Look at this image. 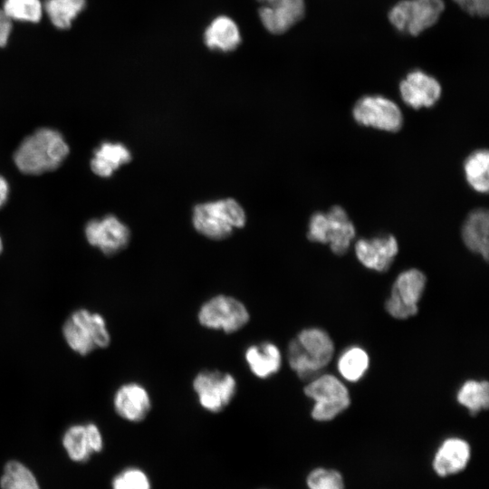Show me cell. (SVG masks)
I'll return each mask as SVG.
<instances>
[{
  "label": "cell",
  "instance_id": "cell-21",
  "mask_svg": "<svg viewBox=\"0 0 489 489\" xmlns=\"http://www.w3.org/2000/svg\"><path fill=\"white\" fill-rule=\"evenodd\" d=\"M329 220L328 244L333 254L342 255L347 253L355 237V227L346 211L340 206H333L326 213Z\"/></svg>",
  "mask_w": 489,
  "mask_h": 489
},
{
  "label": "cell",
  "instance_id": "cell-7",
  "mask_svg": "<svg viewBox=\"0 0 489 489\" xmlns=\"http://www.w3.org/2000/svg\"><path fill=\"white\" fill-rule=\"evenodd\" d=\"M192 389L198 405L209 413H220L235 398L238 389L236 378L227 371L203 369L192 379Z\"/></svg>",
  "mask_w": 489,
  "mask_h": 489
},
{
  "label": "cell",
  "instance_id": "cell-27",
  "mask_svg": "<svg viewBox=\"0 0 489 489\" xmlns=\"http://www.w3.org/2000/svg\"><path fill=\"white\" fill-rule=\"evenodd\" d=\"M2 489H40L33 472L18 461H9L0 479Z\"/></svg>",
  "mask_w": 489,
  "mask_h": 489
},
{
  "label": "cell",
  "instance_id": "cell-10",
  "mask_svg": "<svg viewBox=\"0 0 489 489\" xmlns=\"http://www.w3.org/2000/svg\"><path fill=\"white\" fill-rule=\"evenodd\" d=\"M352 115L360 125L385 131H398L403 125L399 107L381 95H365L359 99L353 106Z\"/></svg>",
  "mask_w": 489,
  "mask_h": 489
},
{
  "label": "cell",
  "instance_id": "cell-32",
  "mask_svg": "<svg viewBox=\"0 0 489 489\" xmlns=\"http://www.w3.org/2000/svg\"><path fill=\"white\" fill-rule=\"evenodd\" d=\"M468 14L484 17L488 14L489 0H454Z\"/></svg>",
  "mask_w": 489,
  "mask_h": 489
},
{
  "label": "cell",
  "instance_id": "cell-9",
  "mask_svg": "<svg viewBox=\"0 0 489 489\" xmlns=\"http://www.w3.org/2000/svg\"><path fill=\"white\" fill-rule=\"evenodd\" d=\"M426 284V275L417 268L400 273L395 279L390 295L385 302L387 312L398 320L415 316L418 312V302Z\"/></svg>",
  "mask_w": 489,
  "mask_h": 489
},
{
  "label": "cell",
  "instance_id": "cell-25",
  "mask_svg": "<svg viewBox=\"0 0 489 489\" xmlns=\"http://www.w3.org/2000/svg\"><path fill=\"white\" fill-rule=\"evenodd\" d=\"M489 155L487 149H477L465 160L464 170L469 186L480 193L488 191Z\"/></svg>",
  "mask_w": 489,
  "mask_h": 489
},
{
  "label": "cell",
  "instance_id": "cell-14",
  "mask_svg": "<svg viewBox=\"0 0 489 489\" xmlns=\"http://www.w3.org/2000/svg\"><path fill=\"white\" fill-rule=\"evenodd\" d=\"M399 92L407 105L418 110L434 106L440 99L442 88L433 76L421 70H414L400 82Z\"/></svg>",
  "mask_w": 489,
  "mask_h": 489
},
{
  "label": "cell",
  "instance_id": "cell-30",
  "mask_svg": "<svg viewBox=\"0 0 489 489\" xmlns=\"http://www.w3.org/2000/svg\"><path fill=\"white\" fill-rule=\"evenodd\" d=\"M112 489H150V482L142 470L129 467L113 478Z\"/></svg>",
  "mask_w": 489,
  "mask_h": 489
},
{
  "label": "cell",
  "instance_id": "cell-24",
  "mask_svg": "<svg viewBox=\"0 0 489 489\" xmlns=\"http://www.w3.org/2000/svg\"><path fill=\"white\" fill-rule=\"evenodd\" d=\"M369 357L360 346H350L338 359V371L349 382L359 381L367 372Z\"/></svg>",
  "mask_w": 489,
  "mask_h": 489
},
{
  "label": "cell",
  "instance_id": "cell-35",
  "mask_svg": "<svg viewBox=\"0 0 489 489\" xmlns=\"http://www.w3.org/2000/svg\"><path fill=\"white\" fill-rule=\"evenodd\" d=\"M3 250V243H2V240H1V237H0V253L2 252Z\"/></svg>",
  "mask_w": 489,
  "mask_h": 489
},
{
  "label": "cell",
  "instance_id": "cell-15",
  "mask_svg": "<svg viewBox=\"0 0 489 489\" xmlns=\"http://www.w3.org/2000/svg\"><path fill=\"white\" fill-rule=\"evenodd\" d=\"M398 252V241L392 235L360 238L355 244L359 262L364 267L379 273L389 269Z\"/></svg>",
  "mask_w": 489,
  "mask_h": 489
},
{
  "label": "cell",
  "instance_id": "cell-16",
  "mask_svg": "<svg viewBox=\"0 0 489 489\" xmlns=\"http://www.w3.org/2000/svg\"><path fill=\"white\" fill-rule=\"evenodd\" d=\"M62 446L74 462H85L94 453L103 448V438L97 425L75 424L69 427L62 436Z\"/></svg>",
  "mask_w": 489,
  "mask_h": 489
},
{
  "label": "cell",
  "instance_id": "cell-6",
  "mask_svg": "<svg viewBox=\"0 0 489 489\" xmlns=\"http://www.w3.org/2000/svg\"><path fill=\"white\" fill-rule=\"evenodd\" d=\"M314 403L311 411L316 421H331L350 405V396L345 384L332 374H320L303 388Z\"/></svg>",
  "mask_w": 489,
  "mask_h": 489
},
{
  "label": "cell",
  "instance_id": "cell-33",
  "mask_svg": "<svg viewBox=\"0 0 489 489\" xmlns=\"http://www.w3.org/2000/svg\"><path fill=\"white\" fill-rule=\"evenodd\" d=\"M12 31V21L6 16L2 9H0V47L7 43L9 35Z\"/></svg>",
  "mask_w": 489,
  "mask_h": 489
},
{
  "label": "cell",
  "instance_id": "cell-4",
  "mask_svg": "<svg viewBox=\"0 0 489 489\" xmlns=\"http://www.w3.org/2000/svg\"><path fill=\"white\" fill-rule=\"evenodd\" d=\"M62 335L67 345L82 356L107 348L111 340L104 317L83 308L74 311L67 318Z\"/></svg>",
  "mask_w": 489,
  "mask_h": 489
},
{
  "label": "cell",
  "instance_id": "cell-17",
  "mask_svg": "<svg viewBox=\"0 0 489 489\" xmlns=\"http://www.w3.org/2000/svg\"><path fill=\"white\" fill-rule=\"evenodd\" d=\"M244 360L255 378L267 379L280 371L283 354L274 342L263 340L247 346L244 351Z\"/></svg>",
  "mask_w": 489,
  "mask_h": 489
},
{
  "label": "cell",
  "instance_id": "cell-13",
  "mask_svg": "<svg viewBox=\"0 0 489 489\" xmlns=\"http://www.w3.org/2000/svg\"><path fill=\"white\" fill-rule=\"evenodd\" d=\"M259 18L264 28L279 34L299 22L305 12L304 0H257Z\"/></svg>",
  "mask_w": 489,
  "mask_h": 489
},
{
  "label": "cell",
  "instance_id": "cell-5",
  "mask_svg": "<svg viewBox=\"0 0 489 489\" xmlns=\"http://www.w3.org/2000/svg\"><path fill=\"white\" fill-rule=\"evenodd\" d=\"M250 319L247 306L240 299L225 293H218L206 300L197 312L200 326L225 334L241 331Z\"/></svg>",
  "mask_w": 489,
  "mask_h": 489
},
{
  "label": "cell",
  "instance_id": "cell-29",
  "mask_svg": "<svg viewBox=\"0 0 489 489\" xmlns=\"http://www.w3.org/2000/svg\"><path fill=\"white\" fill-rule=\"evenodd\" d=\"M309 489H344L342 475L336 470L316 468L307 476Z\"/></svg>",
  "mask_w": 489,
  "mask_h": 489
},
{
  "label": "cell",
  "instance_id": "cell-23",
  "mask_svg": "<svg viewBox=\"0 0 489 489\" xmlns=\"http://www.w3.org/2000/svg\"><path fill=\"white\" fill-rule=\"evenodd\" d=\"M457 402L472 416H475L489 406V384L486 380L468 379L456 393Z\"/></svg>",
  "mask_w": 489,
  "mask_h": 489
},
{
  "label": "cell",
  "instance_id": "cell-26",
  "mask_svg": "<svg viewBox=\"0 0 489 489\" xmlns=\"http://www.w3.org/2000/svg\"><path fill=\"white\" fill-rule=\"evenodd\" d=\"M85 3V0H45L43 9L54 26L66 29L84 8Z\"/></svg>",
  "mask_w": 489,
  "mask_h": 489
},
{
  "label": "cell",
  "instance_id": "cell-1",
  "mask_svg": "<svg viewBox=\"0 0 489 489\" xmlns=\"http://www.w3.org/2000/svg\"><path fill=\"white\" fill-rule=\"evenodd\" d=\"M334 355V343L327 331L310 327L302 330L291 340L287 361L291 369L304 381L319 376Z\"/></svg>",
  "mask_w": 489,
  "mask_h": 489
},
{
  "label": "cell",
  "instance_id": "cell-20",
  "mask_svg": "<svg viewBox=\"0 0 489 489\" xmlns=\"http://www.w3.org/2000/svg\"><path fill=\"white\" fill-rule=\"evenodd\" d=\"M241 34L236 23L226 15L212 20L204 33L205 44L211 50L228 53L241 43Z\"/></svg>",
  "mask_w": 489,
  "mask_h": 489
},
{
  "label": "cell",
  "instance_id": "cell-31",
  "mask_svg": "<svg viewBox=\"0 0 489 489\" xmlns=\"http://www.w3.org/2000/svg\"><path fill=\"white\" fill-rule=\"evenodd\" d=\"M328 235L329 220L326 213H314L308 225V239L314 243L328 244Z\"/></svg>",
  "mask_w": 489,
  "mask_h": 489
},
{
  "label": "cell",
  "instance_id": "cell-3",
  "mask_svg": "<svg viewBox=\"0 0 489 489\" xmlns=\"http://www.w3.org/2000/svg\"><path fill=\"white\" fill-rule=\"evenodd\" d=\"M246 213L234 198H223L196 205L192 212L194 228L212 240L229 237L246 223Z\"/></svg>",
  "mask_w": 489,
  "mask_h": 489
},
{
  "label": "cell",
  "instance_id": "cell-18",
  "mask_svg": "<svg viewBox=\"0 0 489 489\" xmlns=\"http://www.w3.org/2000/svg\"><path fill=\"white\" fill-rule=\"evenodd\" d=\"M469 444L459 437H449L437 449L433 468L439 476H448L464 470L470 459Z\"/></svg>",
  "mask_w": 489,
  "mask_h": 489
},
{
  "label": "cell",
  "instance_id": "cell-12",
  "mask_svg": "<svg viewBox=\"0 0 489 489\" xmlns=\"http://www.w3.org/2000/svg\"><path fill=\"white\" fill-rule=\"evenodd\" d=\"M112 405L120 417L137 423L148 417L153 404L149 389L142 383L129 381L116 389Z\"/></svg>",
  "mask_w": 489,
  "mask_h": 489
},
{
  "label": "cell",
  "instance_id": "cell-11",
  "mask_svg": "<svg viewBox=\"0 0 489 489\" xmlns=\"http://www.w3.org/2000/svg\"><path fill=\"white\" fill-rule=\"evenodd\" d=\"M85 235L90 244L106 255L120 253L130 240L129 227L112 215L90 221L85 227Z\"/></svg>",
  "mask_w": 489,
  "mask_h": 489
},
{
  "label": "cell",
  "instance_id": "cell-19",
  "mask_svg": "<svg viewBox=\"0 0 489 489\" xmlns=\"http://www.w3.org/2000/svg\"><path fill=\"white\" fill-rule=\"evenodd\" d=\"M488 228L487 209L477 208L469 213L461 232L465 246L474 254H480L486 262L489 257Z\"/></svg>",
  "mask_w": 489,
  "mask_h": 489
},
{
  "label": "cell",
  "instance_id": "cell-8",
  "mask_svg": "<svg viewBox=\"0 0 489 489\" xmlns=\"http://www.w3.org/2000/svg\"><path fill=\"white\" fill-rule=\"evenodd\" d=\"M444 9L443 0H401L389 10L388 20L398 31L417 36L433 26Z\"/></svg>",
  "mask_w": 489,
  "mask_h": 489
},
{
  "label": "cell",
  "instance_id": "cell-28",
  "mask_svg": "<svg viewBox=\"0 0 489 489\" xmlns=\"http://www.w3.org/2000/svg\"><path fill=\"white\" fill-rule=\"evenodd\" d=\"M2 10L11 21L37 23L42 18L43 5L40 0H5Z\"/></svg>",
  "mask_w": 489,
  "mask_h": 489
},
{
  "label": "cell",
  "instance_id": "cell-2",
  "mask_svg": "<svg viewBox=\"0 0 489 489\" xmlns=\"http://www.w3.org/2000/svg\"><path fill=\"white\" fill-rule=\"evenodd\" d=\"M68 153L69 147L62 134L44 128L24 139L14 160L23 173L39 175L57 168Z\"/></svg>",
  "mask_w": 489,
  "mask_h": 489
},
{
  "label": "cell",
  "instance_id": "cell-22",
  "mask_svg": "<svg viewBox=\"0 0 489 489\" xmlns=\"http://www.w3.org/2000/svg\"><path fill=\"white\" fill-rule=\"evenodd\" d=\"M130 160L131 153L125 145L120 142H103L94 151L91 168L96 175L109 177Z\"/></svg>",
  "mask_w": 489,
  "mask_h": 489
},
{
  "label": "cell",
  "instance_id": "cell-34",
  "mask_svg": "<svg viewBox=\"0 0 489 489\" xmlns=\"http://www.w3.org/2000/svg\"><path fill=\"white\" fill-rule=\"evenodd\" d=\"M9 193V187L6 180L0 176V207L5 203Z\"/></svg>",
  "mask_w": 489,
  "mask_h": 489
}]
</instances>
